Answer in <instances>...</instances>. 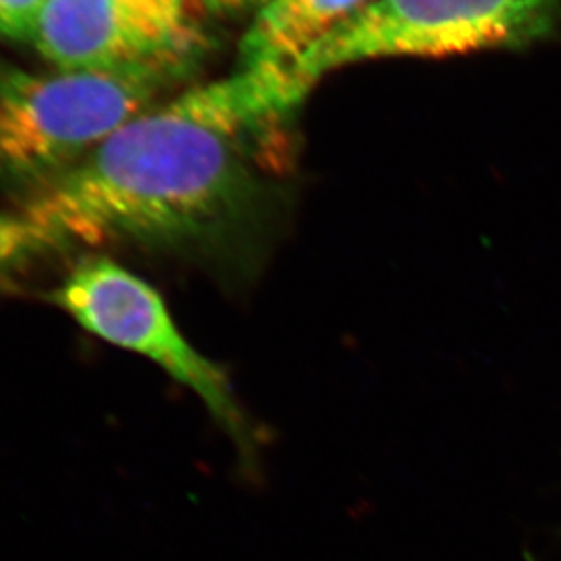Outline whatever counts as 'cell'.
<instances>
[{
    "label": "cell",
    "mask_w": 561,
    "mask_h": 561,
    "mask_svg": "<svg viewBox=\"0 0 561 561\" xmlns=\"http://www.w3.org/2000/svg\"><path fill=\"white\" fill-rule=\"evenodd\" d=\"M307 88L247 68L151 108L0 211V276L76 250L131 244L210 266L243 286L283 221L274 175L290 167L285 121Z\"/></svg>",
    "instance_id": "cell-1"
},
{
    "label": "cell",
    "mask_w": 561,
    "mask_h": 561,
    "mask_svg": "<svg viewBox=\"0 0 561 561\" xmlns=\"http://www.w3.org/2000/svg\"><path fill=\"white\" fill-rule=\"evenodd\" d=\"M179 77L0 70V178L48 183L153 106Z\"/></svg>",
    "instance_id": "cell-2"
},
{
    "label": "cell",
    "mask_w": 561,
    "mask_h": 561,
    "mask_svg": "<svg viewBox=\"0 0 561 561\" xmlns=\"http://www.w3.org/2000/svg\"><path fill=\"white\" fill-rule=\"evenodd\" d=\"M560 27L561 0H368L288 70L312 88L367 60L529 48Z\"/></svg>",
    "instance_id": "cell-3"
},
{
    "label": "cell",
    "mask_w": 561,
    "mask_h": 561,
    "mask_svg": "<svg viewBox=\"0 0 561 561\" xmlns=\"http://www.w3.org/2000/svg\"><path fill=\"white\" fill-rule=\"evenodd\" d=\"M49 299L82 329L150 359L199 396L232 439L244 469L257 467L260 428L233 394L227 373L190 345L153 286L108 257H84Z\"/></svg>",
    "instance_id": "cell-4"
},
{
    "label": "cell",
    "mask_w": 561,
    "mask_h": 561,
    "mask_svg": "<svg viewBox=\"0 0 561 561\" xmlns=\"http://www.w3.org/2000/svg\"><path fill=\"white\" fill-rule=\"evenodd\" d=\"M33 43L60 71L181 77L205 48L201 21L136 0H49Z\"/></svg>",
    "instance_id": "cell-5"
},
{
    "label": "cell",
    "mask_w": 561,
    "mask_h": 561,
    "mask_svg": "<svg viewBox=\"0 0 561 561\" xmlns=\"http://www.w3.org/2000/svg\"><path fill=\"white\" fill-rule=\"evenodd\" d=\"M368 0H272L250 22L239 44L241 66L291 68L319 38Z\"/></svg>",
    "instance_id": "cell-6"
},
{
    "label": "cell",
    "mask_w": 561,
    "mask_h": 561,
    "mask_svg": "<svg viewBox=\"0 0 561 561\" xmlns=\"http://www.w3.org/2000/svg\"><path fill=\"white\" fill-rule=\"evenodd\" d=\"M49 0H0V35L33 41Z\"/></svg>",
    "instance_id": "cell-7"
},
{
    "label": "cell",
    "mask_w": 561,
    "mask_h": 561,
    "mask_svg": "<svg viewBox=\"0 0 561 561\" xmlns=\"http://www.w3.org/2000/svg\"><path fill=\"white\" fill-rule=\"evenodd\" d=\"M206 13L222 16L252 15L254 19L272 0H199Z\"/></svg>",
    "instance_id": "cell-8"
},
{
    "label": "cell",
    "mask_w": 561,
    "mask_h": 561,
    "mask_svg": "<svg viewBox=\"0 0 561 561\" xmlns=\"http://www.w3.org/2000/svg\"><path fill=\"white\" fill-rule=\"evenodd\" d=\"M136 2H142V4L157 8V10L167 11L172 15L194 19V21H199L201 11H205L199 0H136Z\"/></svg>",
    "instance_id": "cell-9"
}]
</instances>
